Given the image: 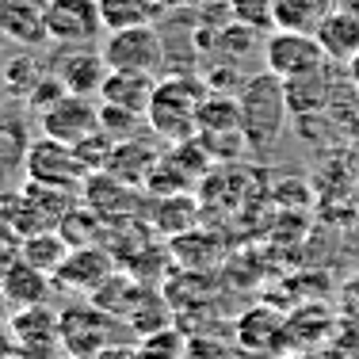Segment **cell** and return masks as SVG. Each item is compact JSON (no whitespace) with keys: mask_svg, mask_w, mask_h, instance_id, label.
<instances>
[{"mask_svg":"<svg viewBox=\"0 0 359 359\" xmlns=\"http://www.w3.org/2000/svg\"><path fill=\"white\" fill-rule=\"evenodd\" d=\"M157 165H161V153L153 145H145V138H126V142H115L104 172H111L130 187H149Z\"/></svg>","mask_w":359,"mask_h":359,"instance_id":"cell-15","label":"cell"},{"mask_svg":"<svg viewBox=\"0 0 359 359\" xmlns=\"http://www.w3.org/2000/svg\"><path fill=\"white\" fill-rule=\"evenodd\" d=\"M39 130L46 138H57L65 145H81L84 138L100 130V104L92 96H76L65 92L62 100H54L46 111H39Z\"/></svg>","mask_w":359,"mask_h":359,"instance_id":"cell-8","label":"cell"},{"mask_svg":"<svg viewBox=\"0 0 359 359\" xmlns=\"http://www.w3.org/2000/svg\"><path fill=\"white\" fill-rule=\"evenodd\" d=\"M138 352L142 359H187V337L176 332L172 325H165V329L138 340Z\"/></svg>","mask_w":359,"mask_h":359,"instance_id":"cell-25","label":"cell"},{"mask_svg":"<svg viewBox=\"0 0 359 359\" xmlns=\"http://www.w3.org/2000/svg\"><path fill=\"white\" fill-rule=\"evenodd\" d=\"M321 46L329 57L337 62H352L359 57V12H348V8H337V12L325 20V27L318 31Z\"/></svg>","mask_w":359,"mask_h":359,"instance_id":"cell-20","label":"cell"},{"mask_svg":"<svg viewBox=\"0 0 359 359\" xmlns=\"http://www.w3.org/2000/svg\"><path fill=\"white\" fill-rule=\"evenodd\" d=\"M46 73H50V65H42L35 54H15V57H8L4 69H0V76H4V92L15 96V100H23V104L31 100V92L42 84Z\"/></svg>","mask_w":359,"mask_h":359,"instance_id":"cell-22","label":"cell"},{"mask_svg":"<svg viewBox=\"0 0 359 359\" xmlns=\"http://www.w3.org/2000/svg\"><path fill=\"white\" fill-rule=\"evenodd\" d=\"M104 57L115 73H157L165 65V42H161L153 23L142 27H123V31H107L104 39Z\"/></svg>","mask_w":359,"mask_h":359,"instance_id":"cell-6","label":"cell"},{"mask_svg":"<svg viewBox=\"0 0 359 359\" xmlns=\"http://www.w3.org/2000/svg\"><path fill=\"white\" fill-rule=\"evenodd\" d=\"M46 8L50 0H0V39H12L27 50L50 42Z\"/></svg>","mask_w":359,"mask_h":359,"instance_id":"cell-13","label":"cell"},{"mask_svg":"<svg viewBox=\"0 0 359 359\" xmlns=\"http://www.w3.org/2000/svg\"><path fill=\"white\" fill-rule=\"evenodd\" d=\"M287 81L276 73H256L241 84L237 92V111H241V134H245V149L264 157L268 149H276L279 134L287 123Z\"/></svg>","mask_w":359,"mask_h":359,"instance_id":"cell-1","label":"cell"},{"mask_svg":"<svg viewBox=\"0 0 359 359\" xmlns=\"http://www.w3.org/2000/svg\"><path fill=\"white\" fill-rule=\"evenodd\" d=\"M229 20L245 23L252 31H268L276 27V0H226Z\"/></svg>","mask_w":359,"mask_h":359,"instance_id":"cell-26","label":"cell"},{"mask_svg":"<svg viewBox=\"0 0 359 359\" xmlns=\"http://www.w3.org/2000/svg\"><path fill=\"white\" fill-rule=\"evenodd\" d=\"M8 337H12L15 355H23V359H57V355H65L62 318H57L46 302L15 310L12 321H8Z\"/></svg>","mask_w":359,"mask_h":359,"instance_id":"cell-5","label":"cell"},{"mask_svg":"<svg viewBox=\"0 0 359 359\" xmlns=\"http://www.w3.org/2000/svg\"><path fill=\"white\" fill-rule=\"evenodd\" d=\"M187 359H233V352L218 340H187Z\"/></svg>","mask_w":359,"mask_h":359,"instance_id":"cell-28","label":"cell"},{"mask_svg":"<svg viewBox=\"0 0 359 359\" xmlns=\"http://www.w3.org/2000/svg\"><path fill=\"white\" fill-rule=\"evenodd\" d=\"M12 313H15V306H12V298L4 294V287H0V329H8V321H12Z\"/></svg>","mask_w":359,"mask_h":359,"instance_id":"cell-30","label":"cell"},{"mask_svg":"<svg viewBox=\"0 0 359 359\" xmlns=\"http://www.w3.org/2000/svg\"><path fill=\"white\" fill-rule=\"evenodd\" d=\"M57 359H81V355H57Z\"/></svg>","mask_w":359,"mask_h":359,"instance_id":"cell-33","label":"cell"},{"mask_svg":"<svg viewBox=\"0 0 359 359\" xmlns=\"http://www.w3.org/2000/svg\"><path fill=\"white\" fill-rule=\"evenodd\" d=\"M62 348L65 355L96 359L107 344H115V318L107 310H100L96 302H69L62 313Z\"/></svg>","mask_w":359,"mask_h":359,"instance_id":"cell-4","label":"cell"},{"mask_svg":"<svg viewBox=\"0 0 359 359\" xmlns=\"http://www.w3.org/2000/svg\"><path fill=\"white\" fill-rule=\"evenodd\" d=\"M0 287H4V294L12 298L15 310H23V306L46 302L50 287H54V276H46V271H39L35 264H27L23 256H15L8 268H0Z\"/></svg>","mask_w":359,"mask_h":359,"instance_id":"cell-16","label":"cell"},{"mask_svg":"<svg viewBox=\"0 0 359 359\" xmlns=\"http://www.w3.org/2000/svg\"><path fill=\"white\" fill-rule=\"evenodd\" d=\"M237 348L252 359H276L290 348V325L276 310H249L237 321Z\"/></svg>","mask_w":359,"mask_h":359,"instance_id":"cell-11","label":"cell"},{"mask_svg":"<svg viewBox=\"0 0 359 359\" xmlns=\"http://www.w3.org/2000/svg\"><path fill=\"white\" fill-rule=\"evenodd\" d=\"M27 180H35V184H50V187H69V191H81L84 180L92 172L84 168L81 153H76V145H65L57 138H35L27 149Z\"/></svg>","mask_w":359,"mask_h":359,"instance_id":"cell-7","label":"cell"},{"mask_svg":"<svg viewBox=\"0 0 359 359\" xmlns=\"http://www.w3.org/2000/svg\"><path fill=\"white\" fill-rule=\"evenodd\" d=\"M337 8H340V0H276V27L318 35Z\"/></svg>","mask_w":359,"mask_h":359,"instance_id":"cell-19","label":"cell"},{"mask_svg":"<svg viewBox=\"0 0 359 359\" xmlns=\"http://www.w3.org/2000/svg\"><path fill=\"white\" fill-rule=\"evenodd\" d=\"M54 76L65 84V92H76V96H92L96 100L104 92V81L111 73L104 50H92V46H62V54H54L50 62Z\"/></svg>","mask_w":359,"mask_h":359,"instance_id":"cell-10","label":"cell"},{"mask_svg":"<svg viewBox=\"0 0 359 359\" xmlns=\"http://www.w3.org/2000/svg\"><path fill=\"white\" fill-rule=\"evenodd\" d=\"M96 359H142L138 348H126V344H107Z\"/></svg>","mask_w":359,"mask_h":359,"instance_id":"cell-29","label":"cell"},{"mask_svg":"<svg viewBox=\"0 0 359 359\" xmlns=\"http://www.w3.org/2000/svg\"><path fill=\"white\" fill-rule=\"evenodd\" d=\"M46 31L57 46H92L107 31L100 0H50Z\"/></svg>","mask_w":359,"mask_h":359,"instance_id":"cell-9","label":"cell"},{"mask_svg":"<svg viewBox=\"0 0 359 359\" xmlns=\"http://www.w3.org/2000/svg\"><path fill=\"white\" fill-rule=\"evenodd\" d=\"M340 318L359 325V276H352L340 287Z\"/></svg>","mask_w":359,"mask_h":359,"instance_id":"cell-27","label":"cell"},{"mask_svg":"<svg viewBox=\"0 0 359 359\" xmlns=\"http://www.w3.org/2000/svg\"><path fill=\"white\" fill-rule=\"evenodd\" d=\"M142 126H149V118L138 115V111H126V107H115V104H100V130H104L111 142L138 138Z\"/></svg>","mask_w":359,"mask_h":359,"instance_id":"cell-24","label":"cell"},{"mask_svg":"<svg viewBox=\"0 0 359 359\" xmlns=\"http://www.w3.org/2000/svg\"><path fill=\"white\" fill-rule=\"evenodd\" d=\"M27 123L23 115L0 107V187H8L20 172H27Z\"/></svg>","mask_w":359,"mask_h":359,"instance_id":"cell-17","label":"cell"},{"mask_svg":"<svg viewBox=\"0 0 359 359\" xmlns=\"http://www.w3.org/2000/svg\"><path fill=\"white\" fill-rule=\"evenodd\" d=\"M153 92H157V81H153L149 73H115L111 69L107 81H104V92H100V104H115V107L145 115Z\"/></svg>","mask_w":359,"mask_h":359,"instance_id":"cell-18","label":"cell"},{"mask_svg":"<svg viewBox=\"0 0 359 359\" xmlns=\"http://www.w3.org/2000/svg\"><path fill=\"white\" fill-rule=\"evenodd\" d=\"M69 252H73V245L65 241L57 229H42V233H31V237L20 241V256L27 264H35L39 271H46V276H54V271L65 264Z\"/></svg>","mask_w":359,"mask_h":359,"instance_id":"cell-21","label":"cell"},{"mask_svg":"<svg viewBox=\"0 0 359 359\" xmlns=\"http://www.w3.org/2000/svg\"><path fill=\"white\" fill-rule=\"evenodd\" d=\"M149 4H161V0H149Z\"/></svg>","mask_w":359,"mask_h":359,"instance_id":"cell-35","label":"cell"},{"mask_svg":"<svg viewBox=\"0 0 359 359\" xmlns=\"http://www.w3.org/2000/svg\"><path fill=\"white\" fill-rule=\"evenodd\" d=\"M340 8H348V12H359V0H340Z\"/></svg>","mask_w":359,"mask_h":359,"instance_id":"cell-31","label":"cell"},{"mask_svg":"<svg viewBox=\"0 0 359 359\" xmlns=\"http://www.w3.org/2000/svg\"><path fill=\"white\" fill-rule=\"evenodd\" d=\"M81 191H84V207H92L104 222H123L138 210V191L111 172H92Z\"/></svg>","mask_w":359,"mask_h":359,"instance_id":"cell-14","label":"cell"},{"mask_svg":"<svg viewBox=\"0 0 359 359\" xmlns=\"http://www.w3.org/2000/svg\"><path fill=\"white\" fill-rule=\"evenodd\" d=\"M348 65H352V76H355V84H359V57H352Z\"/></svg>","mask_w":359,"mask_h":359,"instance_id":"cell-32","label":"cell"},{"mask_svg":"<svg viewBox=\"0 0 359 359\" xmlns=\"http://www.w3.org/2000/svg\"><path fill=\"white\" fill-rule=\"evenodd\" d=\"M161 4L149 0H100V12H104V27L107 31H123V27H142L157 15Z\"/></svg>","mask_w":359,"mask_h":359,"instance_id":"cell-23","label":"cell"},{"mask_svg":"<svg viewBox=\"0 0 359 359\" xmlns=\"http://www.w3.org/2000/svg\"><path fill=\"white\" fill-rule=\"evenodd\" d=\"M325 62H329V54H325L318 35L276 27L271 39H264V69L283 76V81H298V76L321 73Z\"/></svg>","mask_w":359,"mask_h":359,"instance_id":"cell-3","label":"cell"},{"mask_svg":"<svg viewBox=\"0 0 359 359\" xmlns=\"http://www.w3.org/2000/svg\"><path fill=\"white\" fill-rule=\"evenodd\" d=\"M210 96V84L199 81V76H168V81H157V92L149 100V130H157L161 138L168 142H187L199 130V111Z\"/></svg>","mask_w":359,"mask_h":359,"instance_id":"cell-2","label":"cell"},{"mask_svg":"<svg viewBox=\"0 0 359 359\" xmlns=\"http://www.w3.org/2000/svg\"><path fill=\"white\" fill-rule=\"evenodd\" d=\"M8 359H23V355H8Z\"/></svg>","mask_w":359,"mask_h":359,"instance_id":"cell-34","label":"cell"},{"mask_svg":"<svg viewBox=\"0 0 359 359\" xmlns=\"http://www.w3.org/2000/svg\"><path fill=\"white\" fill-rule=\"evenodd\" d=\"M111 276H115L111 252L100 249V245H84V249H73L65 256V264L54 271V283L65 287V290H81V294L92 298Z\"/></svg>","mask_w":359,"mask_h":359,"instance_id":"cell-12","label":"cell"}]
</instances>
